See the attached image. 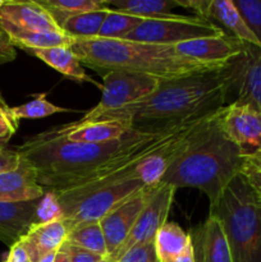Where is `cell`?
<instances>
[{"label": "cell", "instance_id": "1", "mask_svg": "<svg viewBox=\"0 0 261 262\" xmlns=\"http://www.w3.org/2000/svg\"><path fill=\"white\" fill-rule=\"evenodd\" d=\"M227 66L219 71L161 81L145 100L106 113L94 122L115 120L129 127H155L216 112L229 100L230 74Z\"/></svg>", "mask_w": 261, "mask_h": 262}, {"label": "cell", "instance_id": "2", "mask_svg": "<svg viewBox=\"0 0 261 262\" xmlns=\"http://www.w3.org/2000/svg\"><path fill=\"white\" fill-rule=\"evenodd\" d=\"M82 66L99 73L124 71L147 74L161 81L184 78L207 72L219 71L227 64H209L187 58L174 46L153 45L113 38H77L72 45Z\"/></svg>", "mask_w": 261, "mask_h": 262}, {"label": "cell", "instance_id": "3", "mask_svg": "<svg viewBox=\"0 0 261 262\" xmlns=\"http://www.w3.org/2000/svg\"><path fill=\"white\" fill-rule=\"evenodd\" d=\"M217 114L199 133L191 146L174 161L161 184L178 188H197L214 206L227 187L240 176L243 155L240 148L223 136Z\"/></svg>", "mask_w": 261, "mask_h": 262}, {"label": "cell", "instance_id": "4", "mask_svg": "<svg viewBox=\"0 0 261 262\" xmlns=\"http://www.w3.org/2000/svg\"><path fill=\"white\" fill-rule=\"evenodd\" d=\"M222 223L233 262H261V196L241 176L210 207Z\"/></svg>", "mask_w": 261, "mask_h": 262}, {"label": "cell", "instance_id": "5", "mask_svg": "<svg viewBox=\"0 0 261 262\" xmlns=\"http://www.w3.org/2000/svg\"><path fill=\"white\" fill-rule=\"evenodd\" d=\"M161 79L147 74L110 71L102 74L101 99L83 115L81 122H94L106 113L142 101L156 91Z\"/></svg>", "mask_w": 261, "mask_h": 262}, {"label": "cell", "instance_id": "6", "mask_svg": "<svg viewBox=\"0 0 261 262\" xmlns=\"http://www.w3.org/2000/svg\"><path fill=\"white\" fill-rule=\"evenodd\" d=\"M146 186L140 179H129L114 186L97 189L86 196L68 201H59L61 205L68 232L81 224L100 223L107 214L117 209Z\"/></svg>", "mask_w": 261, "mask_h": 262}, {"label": "cell", "instance_id": "7", "mask_svg": "<svg viewBox=\"0 0 261 262\" xmlns=\"http://www.w3.org/2000/svg\"><path fill=\"white\" fill-rule=\"evenodd\" d=\"M224 31L210 20L176 14L168 18L145 19L124 40L153 45L176 46L200 37L222 36Z\"/></svg>", "mask_w": 261, "mask_h": 262}, {"label": "cell", "instance_id": "8", "mask_svg": "<svg viewBox=\"0 0 261 262\" xmlns=\"http://www.w3.org/2000/svg\"><path fill=\"white\" fill-rule=\"evenodd\" d=\"M232 102L250 105L261 113V48L245 43L242 53L227 66Z\"/></svg>", "mask_w": 261, "mask_h": 262}, {"label": "cell", "instance_id": "9", "mask_svg": "<svg viewBox=\"0 0 261 262\" xmlns=\"http://www.w3.org/2000/svg\"><path fill=\"white\" fill-rule=\"evenodd\" d=\"M220 132L234 143L243 156L261 150V113L250 105L229 102L217 117Z\"/></svg>", "mask_w": 261, "mask_h": 262}, {"label": "cell", "instance_id": "10", "mask_svg": "<svg viewBox=\"0 0 261 262\" xmlns=\"http://www.w3.org/2000/svg\"><path fill=\"white\" fill-rule=\"evenodd\" d=\"M176 191L177 189L174 187L160 183L158 191L154 194L147 206L145 207L142 214L140 215L127 239L124 241V243L120 246L119 250L114 255L107 257L110 262L117 261L120 256H123L127 251L136 247V246H142L145 243L154 242L156 233L168 222Z\"/></svg>", "mask_w": 261, "mask_h": 262}, {"label": "cell", "instance_id": "11", "mask_svg": "<svg viewBox=\"0 0 261 262\" xmlns=\"http://www.w3.org/2000/svg\"><path fill=\"white\" fill-rule=\"evenodd\" d=\"M160 186V184H159ZM159 186H147L123 202L100 222L107 247V257L114 255L124 243L145 207L158 191Z\"/></svg>", "mask_w": 261, "mask_h": 262}, {"label": "cell", "instance_id": "12", "mask_svg": "<svg viewBox=\"0 0 261 262\" xmlns=\"http://www.w3.org/2000/svg\"><path fill=\"white\" fill-rule=\"evenodd\" d=\"M245 42L224 33L222 36L200 37L181 42L174 46L176 51L187 58L209 64H228L233 58L240 55Z\"/></svg>", "mask_w": 261, "mask_h": 262}, {"label": "cell", "instance_id": "13", "mask_svg": "<svg viewBox=\"0 0 261 262\" xmlns=\"http://www.w3.org/2000/svg\"><path fill=\"white\" fill-rule=\"evenodd\" d=\"M44 194L45 188L38 183L37 171L26 159L20 158V164L15 170L0 174V202L35 201Z\"/></svg>", "mask_w": 261, "mask_h": 262}, {"label": "cell", "instance_id": "14", "mask_svg": "<svg viewBox=\"0 0 261 262\" xmlns=\"http://www.w3.org/2000/svg\"><path fill=\"white\" fill-rule=\"evenodd\" d=\"M189 235L197 262H233L227 234L214 215L209 214L204 224Z\"/></svg>", "mask_w": 261, "mask_h": 262}, {"label": "cell", "instance_id": "15", "mask_svg": "<svg viewBox=\"0 0 261 262\" xmlns=\"http://www.w3.org/2000/svg\"><path fill=\"white\" fill-rule=\"evenodd\" d=\"M0 23H7L25 31L63 32L50 13L38 2L5 0L0 9Z\"/></svg>", "mask_w": 261, "mask_h": 262}, {"label": "cell", "instance_id": "16", "mask_svg": "<svg viewBox=\"0 0 261 262\" xmlns=\"http://www.w3.org/2000/svg\"><path fill=\"white\" fill-rule=\"evenodd\" d=\"M59 132L69 142L76 143H107L117 141L127 135L135 127L115 122V120H97V122H77L71 124L56 125Z\"/></svg>", "mask_w": 261, "mask_h": 262}, {"label": "cell", "instance_id": "17", "mask_svg": "<svg viewBox=\"0 0 261 262\" xmlns=\"http://www.w3.org/2000/svg\"><path fill=\"white\" fill-rule=\"evenodd\" d=\"M68 237V228L64 220L33 224L20 239L27 251L31 262L38 260L48 253L58 252L66 243Z\"/></svg>", "mask_w": 261, "mask_h": 262}, {"label": "cell", "instance_id": "18", "mask_svg": "<svg viewBox=\"0 0 261 262\" xmlns=\"http://www.w3.org/2000/svg\"><path fill=\"white\" fill-rule=\"evenodd\" d=\"M38 200L28 202H0V241L12 247L36 224V206Z\"/></svg>", "mask_w": 261, "mask_h": 262}, {"label": "cell", "instance_id": "19", "mask_svg": "<svg viewBox=\"0 0 261 262\" xmlns=\"http://www.w3.org/2000/svg\"><path fill=\"white\" fill-rule=\"evenodd\" d=\"M207 20L216 25L225 33L233 36L241 42L261 48L257 38L248 28L247 23L245 22L232 0H211L207 12Z\"/></svg>", "mask_w": 261, "mask_h": 262}, {"label": "cell", "instance_id": "20", "mask_svg": "<svg viewBox=\"0 0 261 262\" xmlns=\"http://www.w3.org/2000/svg\"><path fill=\"white\" fill-rule=\"evenodd\" d=\"M30 54H32L33 56L48 64L49 67L55 69L56 72L66 76L67 78L77 82V83L89 82V83L94 84L99 90H102V83L96 82L92 77H90L86 73L83 66L78 60L76 54L73 53L72 48L44 49V50L30 51Z\"/></svg>", "mask_w": 261, "mask_h": 262}, {"label": "cell", "instance_id": "21", "mask_svg": "<svg viewBox=\"0 0 261 262\" xmlns=\"http://www.w3.org/2000/svg\"><path fill=\"white\" fill-rule=\"evenodd\" d=\"M0 27L9 36L15 48L23 49L27 53L51 48H72L76 41V38L56 31H25L7 23H0Z\"/></svg>", "mask_w": 261, "mask_h": 262}, {"label": "cell", "instance_id": "22", "mask_svg": "<svg viewBox=\"0 0 261 262\" xmlns=\"http://www.w3.org/2000/svg\"><path fill=\"white\" fill-rule=\"evenodd\" d=\"M189 242V233L184 232L177 223L166 222L154 239L159 262H174L184 252Z\"/></svg>", "mask_w": 261, "mask_h": 262}, {"label": "cell", "instance_id": "23", "mask_svg": "<svg viewBox=\"0 0 261 262\" xmlns=\"http://www.w3.org/2000/svg\"><path fill=\"white\" fill-rule=\"evenodd\" d=\"M105 5L114 12L135 15L143 19L173 17L176 0H104Z\"/></svg>", "mask_w": 261, "mask_h": 262}, {"label": "cell", "instance_id": "24", "mask_svg": "<svg viewBox=\"0 0 261 262\" xmlns=\"http://www.w3.org/2000/svg\"><path fill=\"white\" fill-rule=\"evenodd\" d=\"M109 13L110 9L105 5L104 8L92 10V12L71 15L61 23L60 28L66 35L71 36L76 40L77 38L97 37L100 28L102 27Z\"/></svg>", "mask_w": 261, "mask_h": 262}, {"label": "cell", "instance_id": "25", "mask_svg": "<svg viewBox=\"0 0 261 262\" xmlns=\"http://www.w3.org/2000/svg\"><path fill=\"white\" fill-rule=\"evenodd\" d=\"M66 243L107 257L106 241L100 223H89L73 228L68 232Z\"/></svg>", "mask_w": 261, "mask_h": 262}, {"label": "cell", "instance_id": "26", "mask_svg": "<svg viewBox=\"0 0 261 262\" xmlns=\"http://www.w3.org/2000/svg\"><path fill=\"white\" fill-rule=\"evenodd\" d=\"M38 3L50 13L59 27L71 15L105 7L104 0H40Z\"/></svg>", "mask_w": 261, "mask_h": 262}, {"label": "cell", "instance_id": "27", "mask_svg": "<svg viewBox=\"0 0 261 262\" xmlns=\"http://www.w3.org/2000/svg\"><path fill=\"white\" fill-rule=\"evenodd\" d=\"M143 20H145L143 18L124 14V13L114 12V10L110 9V13L107 14L102 27L100 28V32L97 35V37L113 38V40H124Z\"/></svg>", "mask_w": 261, "mask_h": 262}, {"label": "cell", "instance_id": "28", "mask_svg": "<svg viewBox=\"0 0 261 262\" xmlns=\"http://www.w3.org/2000/svg\"><path fill=\"white\" fill-rule=\"evenodd\" d=\"M66 107L56 106L53 102L46 99V94L36 95L33 100L19 105V106L10 107L13 118L19 122L20 119H40V118L51 117L58 113H68Z\"/></svg>", "mask_w": 261, "mask_h": 262}, {"label": "cell", "instance_id": "29", "mask_svg": "<svg viewBox=\"0 0 261 262\" xmlns=\"http://www.w3.org/2000/svg\"><path fill=\"white\" fill-rule=\"evenodd\" d=\"M36 224L64 220L63 209L59 202L58 194L54 191H46L41 199H38L36 206Z\"/></svg>", "mask_w": 261, "mask_h": 262}, {"label": "cell", "instance_id": "30", "mask_svg": "<svg viewBox=\"0 0 261 262\" xmlns=\"http://www.w3.org/2000/svg\"><path fill=\"white\" fill-rule=\"evenodd\" d=\"M261 46V0H232Z\"/></svg>", "mask_w": 261, "mask_h": 262}, {"label": "cell", "instance_id": "31", "mask_svg": "<svg viewBox=\"0 0 261 262\" xmlns=\"http://www.w3.org/2000/svg\"><path fill=\"white\" fill-rule=\"evenodd\" d=\"M240 176L258 196H261V150L243 156Z\"/></svg>", "mask_w": 261, "mask_h": 262}, {"label": "cell", "instance_id": "32", "mask_svg": "<svg viewBox=\"0 0 261 262\" xmlns=\"http://www.w3.org/2000/svg\"><path fill=\"white\" fill-rule=\"evenodd\" d=\"M114 262H159L155 243L148 242L142 246H136Z\"/></svg>", "mask_w": 261, "mask_h": 262}, {"label": "cell", "instance_id": "33", "mask_svg": "<svg viewBox=\"0 0 261 262\" xmlns=\"http://www.w3.org/2000/svg\"><path fill=\"white\" fill-rule=\"evenodd\" d=\"M20 164L19 154L15 148H8L5 145H0V174L15 170Z\"/></svg>", "mask_w": 261, "mask_h": 262}, {"label": "cell", "instance_id": "34", "mask_svg": "<svg viewBox=\"0 0 261 262\" xmlns=\"http://www.w3.org/2000/svg\"><path fill=\"white\" fill-rule=\"evenodd\" d=\"M61 248L66 251L71 262H100L102 258H105L96 253H92L81 247H76V246L67 245V243H64Z\"/></svg>", "mask_w": 261, "mask_h": 262}, {"label": "cell", "instance_id": "35", "mask_svg": "<svg viewBox=\"0 0 261 262\" xmlns=\"http://www.w3.org/2000/svg\"><path fill=\"white\" fill-rule=\"evenodd\" d=\"M19 122L13 118L12 113L0 112V143L5 145L17 132Z\"/></svg>", "mask_w": 261, "mask_h": 262}, {"label": "cell", "instance_id": "36", "mask_svg": "<svg viewBox=\"0 0 261 262\" xmlns=\"http://www.w3.org/2000/svg\"><path fill=\"white\" fill-rule=\"evenodd\" d=\"M17 58L15 46L10 41L9 36L0 27V66L5 63H10Z\"/></svg>", "mask_w": 261, "mask_h": 262}, {"label": "cell", "instance_id": "37", "mask_svg": "<svg viewBox=\"0 0 261 262\" xmlns=\"http://www.w3.org/2000/svg\"><path fill=\"white\" fill-rule=\"evenodd\" d=\"M211 0H176L177 7H183L192 10L196 17L207 20V12Z\"/></svg>", "mask_w": 261, "mask_h": 262}, {"label": "cell", "instance_id": "38", "mask_svg": "<svg viewBox=\"0 0 261 262\" xmlns=\"http://www.w3.org/2000/svg\"><path fill=\"white\" fill-rule=\"evenodd\" d=\"M4 262H31L27 251L25 250L20 241L10 247L9 253H8Z\"/></svg>", "mask_w": 261, "mask_h": 262}, {"label": "cell", "instance_id": "39", "mask_svg": "<svg viewBox=\"0 0 261 262\" xmlns=\"http://www.w3.org/2000/svg\"><path fill=\"white\" fill-rule=\"evenodd\" d=\"M174 262H197L196 261V255H194V248L192 245V241L189 242V245L187 246V248L184 250V252L179 256Z\"/></svg>", "mask_w": 261, "mask_h": 262}, {"label": "cell", "instance_id": "40", "mask_svg": "<svg viewBox=\"0 0 261 262\" xmlns=\"http://www.w3.org/2000/svg\"><path fill=\"white\" fill-rule=\"evenodd\" d=\"M54 262H71V261H69V257H68V255H67L66 251H64L63 248H60V250L56 252L55 261Z\"/></svg>", "mask_w": 261, "mask_h": 262}, {"label": "cell", "instance_id": "41", "mask_svg": "<svg viewBox=\"0 0 261 262\" xmlns=\"http://www.w3.org/2000/svg\"><path fill=\"white\" fill-rule=\"evenodd\" d=\"M55 256H56V252L48 253V255L44 256L41 260H38V262H54V261H55Z\"/></svg>", "mask_w": 261, "mask_h": 262}, {"label": "cell", "instance_id": "42", "mask_svg": "<svg viewBox=\"0 0 261 262\" xmlns=\"http://www.w3.org/2000/svg\"><path fill=\"white\" fill-rule=\"evenodd\" d=\"M0 112H3V113H10V107L8 106L7 102L4 101V99H3L2 95H0Z\"/></svg>", "mask_w": 261, "mask_h": 262}, {"label": "cell", "instance_id": "43", "mask_svg": "<svg viewBox=\"0 0 261 262\" xmlns=\"http://www.w3.org/2000/svg\"><path fill=\"white\" fill-rule=\"evenodd\" d=\"M4 3H5V0H0V9H2V8H3Z\"/></svg>", "mask_w": 261, "mask_h": 262}, {"label": "cell", "instance_id": "44", "mask_svg": "<svg viewBox=\"0 0 261 262\" xmlns=\"http://www.w3.org/2000/svg\"><path fill=\"white\" fill-rule=\"evenodd\" d=\"M100 262H110V261H109V258H107V257H105V258H102V260L100 261Z\"/></svg>", "mask_w": 261, "mask_h": 262}, {"label": "cell", "instance_id": "45", "mask_svg": "<svg viewBox=\"0 0 261 262\" xmlns=\"http://www.w3.org/2000/svg\"><path fill=\"white\" fill-rule=\"evenodd\" d=\"M0 145H3V143H0Z\"/></svg>", "mask_w": 261, "mask_h": 262}]
</instances>
